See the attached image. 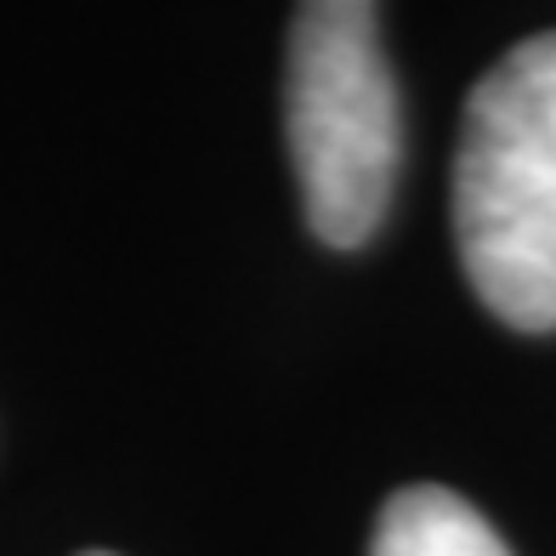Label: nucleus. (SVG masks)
I'll return each mask as SVG.
<instances>
[{
    "instance_id": "obj_1",
    "label": "nucleus",
    "mask_w": 556,
    "mask_h": 556,
    "mask_svg": "<svg viewBox=\"0 0 556 556\" xmlns=\"http://www.w3.org/2000/svg\"><path fill=\"white\" fill-rule=\"evenodd\" d=\"M454 244L500 324L556 330V29L511 46L466 97Z\"/></svg>"
},
{
    "instance_id": "obj_2",
    "label": "nucleus",
    "mask_w": 556,
    "mask_h": 556,
    "mask_svg": "<svg viewBox=\"0 0 556 556\" xmlns=\"http://www.w3.org/2000/svg\"><path fill=\"white\" fill-rule=\"evenodd\" d=\"M285 131L307 227L358 250L392 205L403 119L375 0H295Z\"/></svg>"
},
{
    "instance_id": "obj_3",
    "label": "nucleus",
    "mask_w": 556,
    "mask_h": 556,
    "mask_svg": "<svg viewBox=\"0 0 556 556\" xmlns=\"http://www.w3.org/2000/svg\"><path fill=\"white\" fill-rule=\"evenodd\" d=\"M369 556H511V551L477 505H466L448 489L415 483L381 505Z\"/></svg>"
},
{
    "instance_id": "obj_4",
    "label": "nucleus",
    "mask_w": 556,
    "mask_h": 556,
    "mask_svg": "<svg viewBox=\"0 0 556 556\" xmlns=\"http://www.w3.org/2000/svg\"><path fill=\"white\" fill-rule=\"evenodd\" d=\"M80 556H114V551H80Z\"/></svg>"
}]
</instances>
